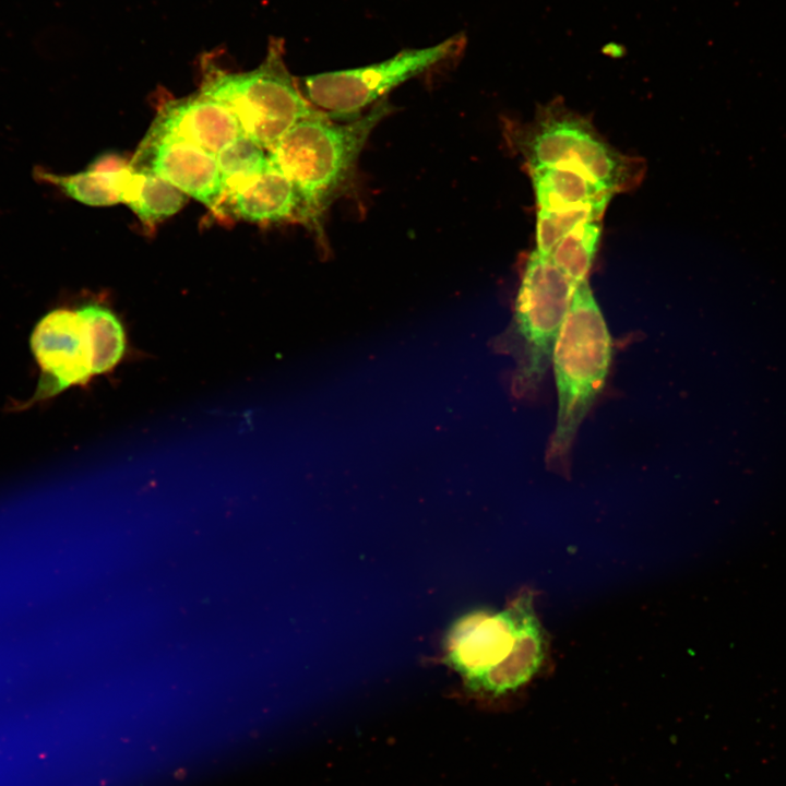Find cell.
<instances>
[{
  "instance_id": "cell-1",
  "label": "cell",
  "mask_w": 786,
  "mask_h": 786,
  "mask_svg": "<svg viewBox=\"0 0 786 786\" xmlns=\"http://www.w3.org/2000/svg\"><path fill=\"white\" fill-rule=\"evenodd\" d=\"M391 111V105L382 99L366 114L338 123L318 109L266 151L270 163L299 193L305 222L318 225L348 188L368 138Z\"/></svg>"
},
{
  "instance_id": "cell-2",
  "label": "cell",
  "mask_w": 786,
  "mask_h": 786,
  "mask_svg": "<svg viewBox=\"0 0 786 786\" xmlns=\"http://www.w3.org/2000/svg\"><path fill=\"white\" fill-rule=\"evenodd\" d=\"M525 591L504 610L478 611L460 620L448 641L450 664L474 691L501 695L528 682L546 656V639Z\"/></svg>"
},
{
  "instance_id": "cell-3",
  "label": "cell",
  "mask_w": 786,
  "mask_h": 786,
  "mask_svg": "<svg viewBox=\"0 0 786 786\" xmlns=\"http://www.w3.org/2000/svg\"><path fill=\"white\" fill-rule=\"evenodd\" d=\"M611 336L587 281L579 284L552 350L558 409L546 464L567 472L579 428L603 391L611 362Z\"/></svg>"
},
{
  "instance_id": "cell-4",
  "label": "cell",
  "mask_w": 786,
  "mask_h": 786,
  "mask_svg": "<svg viewBox=\"0 0 786 786\" xmlns=\"http://www.w3.org/2000/svg\"><path fill=\"white\" fill-rule=\"evenodd\" d=\"M579 284L549 258L533 251L525 263L505 336L515 360L513 391L525 397L536 393L551 365L561 324Z\"/></svg>"
},
{
  "instance_id": "cell-5",
  "label": "cell",
  "mask_w": 786,
  "mask_h": 786,
  "mask_svg": "<svg viewBox=\"0 0 786 786\" xmlns=\"http://www.w3.org/2000/svg\"><path fill=\"white\" fill-rule=\"evenodd\" d=\"M200 93L225 105L246 136L269 151L296 122L318 110L286 69L279 44L254 70L209 71Z\"/></svg>"
},
{
  "instance_id": "cell-6",
  "label": "cell",
  "mask_w": 786,
  "mask_h": 786,
  "mask_svg": "<svg viewBox=\"0 0 786 786\" xmlns=\"http://www.w3.org/2000/svg\"><path fill=\"white\" fill-rule=\"evenodd\" d=\"M514 133L528 169L568 167L612 193L638 183L641 168L638 160L612 148L591 123L562 106L551 105L538 114L534 123Z\"/></svg>"
},
{
  "instance_id": "cell-7",
  "label": "cell",
  "mask_w": 786,
  "mask_h": 786,
  "mask_svg": "<svg viewBox=\"0 0 786 786\" xmlns=\"http://www.w3.org/2000/svg\"><path fill=\"white\" fill-rule=\"evenodd\" d=\"M461 37L438 45L405 49L366 67L323 72L302 79L308 102L332 119H355L390 91L458 51Z\"/></svg>"
},
{
  "instance_id": "cell-8",
  "label": "cell",
  "mask_w": 786,
  "mask_h": 786,
  "mask_svg": "<svg viewBox=\"0 0 786 786\" xmlns=\"http://www.w3.org/2000/svg\"><path fill=\"white\" fill-rule=\"evenodd\" d=\"M31 347L41 369L33 401L84 384L93 376L84 323L76 311L56 309L35 326Z\"/></svg>"
},
{
  "instance_id": "cell-9",
  "label": "cell",
  "mask_w": 786,
  "mask_h": 786,
  "mask_svg": "<svg viewBox=\"0 0 786 786\" xmlns=\"http://www.w3.org/2000/svg\"><path fill=\"white\" fill-rule=\"evenodd\" d=\"M133 170L153 172L188 196L219 212L224 188L216 157L184 141L146 133L129 163Z\"/></svg>"
},
{
  "instance_id": "cell-10",
  "label": "cell",
  "mask_w": 786,
  "mask_h": 786,
  "mask_svg": "<svg viewBox=\"0 0 786 786\" xmlns=\"http://www.w3.org/2000/svg\"><path fill=\"white\" fill-rule=\"evenodd\" d=\"M147 133L184 141L214 156L243 135L233 112L200 92L164 104Z\"/></svg>"
},
{
  "instance_id": "cell-11",
  "label": "cell",
  "mask_w": 786,
  "mask_h": 786,
  "mask_svg": "<svg viewBox=\"0 0 786 786\" xmlns=\"http://www.w3.org/2000/svg\"><path fill=\"white\" fill-rule=\"evenodd\" d=\"M225 210L236 218L251 223L303 221L299 193L271 163L260 176L224 196L219 212Z\"/></svg>"
},
{
  "instance_id": "cell-12",
  "label": "cell",
  "mask_w": 786,
  "mask_h": 786,
  "mask_svg": "<svg viewBox=\"0 0 786 786\" xmlns=\"http://www.w3.org/2000/svg\"><path fill=\"white\" fill-rule=\"evenodd\" d=\"M36 176L59 187L67 195L92 206L114 205L124 201L133 169L114 154L95 159L79 174L59 176L37 168Z\"/></svg>"
},
{
  "instance_id": "cell-13",
  "label": "cell",
  "mask_w": 786,
  "mask_h": 786,
  "mask_svg": "<svg viewBox=\"0 0 786 786\" xmlns=\"http://www.w3.org/2000/svg\"><path fill=\"white\" fill-rule=\"evenodd\" d=\"M539 210L559 211L609 202L612 192L582 172L563 166L531 168Z\"/></svg>"
},
{
  "instance_id": "cell-14",
  "label": "cell",
  "mask_w": 786,
  "mask_h": 786,
  "mask_svg": "<svg viewBox=\"0 0 786 786\" xmlns=\"http://www.w3.org/2000/svg\"><path fill=\"white\" fill-rule=\"evenodd\" d=\"M188 198L162 177L145 170H133L123 203L144 225L154 226L178 213Z\"/></svg>"
},
{
  "instance_id": "cell-15",
  "label": "cell",
  "mask_w": 786,
  "mask_h": 786,
  "mask_svg": "<svg viewBox=\"0 0 786 786\" xmlns=\"http://www.w3.org/2000/svg\"><path fill=\"white\" fill-rule=\"evenodd\" d=\"M87 335L93 374L111 370L121 359L126 336L121 322L108 308L86 305L76 310Z\"/></svg>"
},
{
  "instance_id": "cell-16",
  "label": "cell",
  "mask_w": 786,
  "mask_h": 786,
  "mask_svg": "<svg viewBox=\"0 0 786 786\" xmlns=\"http://www.w3.org/2000/svg\"><path fill=\"white\" fill-rule=\"evenodd\" d=\"M215 157L224 196L252 181L270 165L266 151L245 134L226 145Z\"/></svg>"
},
{
  "instance_id": "cell-17",
  "label": "cell",
  "mask_w": 786,
  "mask_h": 786,
  "mask_svg": "<svg viewBox=\"0 0 786 786\" xmlns=\"http://www.w3.org/2000/svg\"><path fill=\"white\" fill-rule=\"evenodd\" d=\"M602 234L600 221L577 225L556 246L550 259L577 284L587 279Z\"/></svg>"
},
{
  "instance_id": "cell-18",
  "label": "cell",
  "mask_w": 786,
  "mask_h": 786,
  "mask_svg": "<svg viewBox=\"0 0 786 786\" xmlns=\"http://www.w3.org/2000/svg\"><path fill=\"white\" fill-rule=\"evenodd\" d=\"M608 202H599L559 211L539 210L536 222V251L549 258L558 242L580 224L602 221Z\"/></svg>"
}]
</instances>
